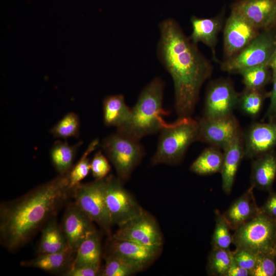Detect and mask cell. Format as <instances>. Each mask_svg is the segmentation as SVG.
Wrapping results in <instances>:
<instances>
[{
    "label": "cell",
    "mask_w": 276,
    "mask_h": 276,
    "mask_svg": "<svg viewBox=\"0 0 276 276\" xmlns=\"http://www.w3.org/2000/svg\"><path fill=\"white\" fill-rule=\"evenodd\" d=\"M159 30L157 55L173 80L176 114L178 118L191 117L213 66L174 19L163 20Z\"/></svg>",
    "instance_id": "cell-1"
},
{
    "label": "cell",
    "mask_w": 276,
    "mask_h": 276,
    "mask_svg": "<svg viewBox=\"0 0 276 276\" xmlns=\"http://www.w3.org/2000/svg\"><path fill=\"white\" fill-rule=\"evenodd\" d=\"M70 171L1 204L0 241L6 249L14 252L26 244L73 196Z\"/></svg>",
    "instance_id": "cell-2"
},
{
    "label": "cell",
    "mask_w": 276,
    "mask_h": 276,
    "mask_svg": "<svg viewBox=\"0 0 276 276\" xmlns=\"http://www.w3.org/2000/svg\"><path fill=\"white\" fill-rule=\"evenodd\" d=\"M164 87L158 77L148 83L131 108L128 121L117 131L138 140L159 131L166 123L163 116L167 113L163 108Z\"/></svg>",
    "instance_id": "cell-3"
},
{
    "label": "cell",
    "mask_w": 276,
    "mask_h": 276,
    "mask_svg": "<svg viewBox=\"0 0 276 276\" xmlns=\"http://www.w3.org/2000/svg\"><path fill=\"white\" fill-rule=\"evenodd\" d=\"M159 132L151 164L176 165L181 162L190 145L197 140L198 120L191 117L178 118L172 123H166Z\"/></svg>",
    "instance_id": "cell-4"
},
{
    "label": "cell",
    "mask_w": 276,
    "mask_h": 276,
    "mask_svg": "<svg viewBox=\"0 0 276 276\" xmlns=\"http://www.w3.org/2000/svg\"><path fill=\"white\" fill-rule=\"evenodd\" d=\"M101 146L122 181L129 178L145 155L140 140L118 131L104 138Z\"/></svg>",
    "instance_id": "cell-5"
},
{
    "label": "cell",
    "mask_w": 276,
    "mask_h": 276,
    "mask_svg": "<svg viewBox=\"0 0 276 276\" xmlns=\"http://www.w3.org/2000/svg\"><path fill=\"white\" fill-rule=\"evenodd\" d=\"M234 231L232 243L236 248L257 255L274 251L276 220L261 212Z\"/></svg>",
    "instance_id": "cell-6"
},
{
    "label": "cell",
    "mask_w": 276,
    "mask_h": 276,
    "mask_svg": "<svg viewBox=\"0 0 276 276\" xmlns=\"http://www.w3.org/2000/svg\"><path fill=\"white\" fill-rule=\"evenodd\" d=\"M276 49V27L263 30L242 51L221 63V70L238 73L250 67L267 65Z\"/></svg>",
    "instance_id": "cell-7"
},
{
    "label": "cell",
    "mask_w": 276,
    "mask_h": 276,
    "mask_svg": "<svg viewBox=\"0 0 276 276\" xmlns=\"http://www.w3.org/2000/svg\"><path fill=\"white\" fill-rule=\"evenodd\" d=\"M104 197L112 225L119 226L144 210L123 187L122 181L112 175L105 178Z\"/></svg>",
    "instance_id": "cell-8"
},
{
    "label": "cell",
    "mask_w": 276,
    "mask_h": 276,
    "mask_svg": "<svg viewBox=\"0 0 276 276\" xmlns=\"http://www.w3.org/2000/svg\"><path fill=\"white\" fill-rule=\"evenodd\" d=\"M105 178L80 183L73 190L74 202L94 222L104 231L109 233L112 226L104 197Z\"/></svg>",
    "instance_id": "cell-9"
},
{
    "label": "cell",
    "mask_w": 276,
    "mask_h": 276,
    "mask_svg": "<svg viewBox=\"0 0 276 276\" xmlns=\"http://www.w3.org/2000/svg\"><path fill=\"white\" fill-rule=\"evenodd\" d=\"M111 237L148 246H162L163 242L162 234L156 221L145 210L119 226Z\"/></svg>",
    "instance_id": "cell-10"
},
{
    "label": "cell",
    "mask_w": 276,
    "mask_h": 276,
    "mask_svg": "<svg viewBox=\"0 0 276 276\" xmlns=\"http://www.w3.org/2000/svg\"><path fill=\"white\" fill-rule=\"evenodd\" d=\"M241 131L233 114L216 118L202 117L198 120L197 141L223 149Z\"/></svg>",
    "instance_id": "cell-11"
},
{
    "label": "cell",
    "mask_w": 276,
    "mask_h": 276,
    "mask_svg": "<svg viewBox=\"0 0 276 276\" xmlns=\"http://www.w3.org/2000/svg\"><path fill=\"white\" fill-rule=\"evenodd\" d=\"M239 97V94L228 79L213 82L206 90L203 117L216 118L233 114Z\"/></svg>",
    "instance_id": "cell-12"
},
{
    "label": "cell",
    "mask_w": 276,
    "mask_h": 276,
    "mask_svg": "<svg viewBox=\"0 0 276 276\" xmlns=\"http://www.w3.org/2000/svg\"><path fill=\"white\" fill-rule=\"evenodd\" d=\"M60 226L68 247L75 252L80 244L97 231L94 222L74 201L66 208Z\"/></svg>",
    "instance_id": "cell-13"
},
{
    "label": "cell",
    "mask_w": 276,
    "mask_h": 276,
    "mask_svg": "<svg viewBox=\"0 0 276 276\" xmlns=\"http://www.w3.org/2000/svg\"><path fill=\"white\" fill-rule=\"evenodd\" d=\"M110 241L108 254L122 258L137 272L144 270L155 261L162 247L145 245L112 237Z\"/></svg>",
    "instance_id": "cell-14"
},
{
    "label": "cell",
    "mask_w": 276,
    "mask_h": 276,
    "mask_svg": "<svg viewBox=\"0 0 276 276\" xmlns=\"http://www.w3.org/2000/svg\"><path fill=\"white\" fill-rule=\"evenodd\" d=\"M223 31V51L226 59L242 51L260 32L241 16L232 12L225 21Z\"/></svg>",
    "instance_id": "cell-15"
},
{
    "label": "cell",
    "mask_w": 276,
    "mask_h": 276,
    "mask_svg": "<svg viewBox=\"0 0 276 276\" xmlns=\"http://www.w3.org/2000/svg\"><path fill=\"white\" fill-rule=\"evenodd\" d=\"M244 157L253 159L276 147V120L251 124L243 133Z\"/></svg>",
    "instance_id": "cell-16"
},
{
    "label": "cell",
    "mask_w": 276,
    "mask_h": 276,
    "mask_svg": "<svg viewBox=\"0 0 276 276\" xmlns=\"http://www.w3.org/2000/svg\"><path fill=\"white\" fill-rule=\"evenodd\" d=\"M276 6V0H237L231 12L241 16L254 27L265 30Z\"/></svg>",
    "instance_id": "cell-17"
},
{
    "label": "cell",
    "mask_w": 276,
    "mask_h": 276,
    "mask_svg": "<svg viewBox=\"0 0 276 276\" xmlns=\"http://www.w3.org/2000/svg\"><path fill=\"white\" fill-rule=\"evenodd\" d=\"M243 134L242 131L240 132L222 149L223 163L220 173L222 188L227 194L232 190L239 167L244 157Z\"/></svg>",
    "instance_id": "cell-18"
},
{
    "label": "cell",
    "mask_w": 276,
    "mask_h": 276,
    "mask_svg": "<svg viewBox=\"0 0 276 276\" xmlns=\"http://www.w3.org/2000/svg\"><path fill=\"white\" fill-rule=\"evenodd\" d=\"M251 186L222 214L231 229L235 231L260 213Z\"/></svg>",
    "instance_id": "cell-19"
},
{
    "label": "cell",
    "mask_w": 276,
    "mask_h": 276,
    "mask_svg": "<svg viewBox=\"0 0 276 276\" xmlns=\"http://www.w3.org/2000/svg\"><path fill=\"white\" fill-rule=\"evenodd\" d=\"M223 14L211 18L193 16L190 19L192 29L189 36L190 40L195 44L202 42L208 47L215 61H217L215 49L218 36L223 25Z\"/></svg>",
    "instance_id": "cell-20"
},
{
    "label": "cell",
    "mask_w": 276,
    "mask_h": 276,
    "mask_svg": "<svg viewBox=\"0 0 276 276\" xmlns=\"http://www.w3.org/2000/svg\"><path fill=\"white\" fill-rule=\"evenodd\" d=\"M251 170V186L258 189L272 191L276 178V153L274 150L253 158Z\"/></svg>",
    "instance_id": "cell-21"
},
{
    "label": "cell",
    "mask_w": 276,
    "mask_h": 276,
    "mask_svg": "<svg viewBox=\"0 0 276 276\" xmlns=\"http://www.w3.org/2000/svg\"><path fill=\"white\" fill-rule=\"evenodd\" d=\"M75 254V251L69 248L55 253L38 255L34 259L21 261V265L63 274L72 266Z\"/></svg>",
    "instance_id": "cell-22"
},
{
    "label": "cell",
    "mask_w": 276,
    "mask_h": 276,
    "mask_svg": "<svg viewBox=\"0 0 276 276\" xmlns=\"http://www.w3.org/2000/svg\"><path fill=\"white\" fill-rule=\"evenodd\" d=\"M69 248L61 226L58 224L55 216L51 218L42 229L37 246L38 255L55 253Z\"/></svg>",
    "instance_id": "cell-23"
},
{
    "label": "cell",
    "mask_w": 276,
    "mask_h": 276,
    "mask_svg": "<svg viewBox=\"0 0 276 276\" xmlns=\"http://www.w3.org/2000/svg\"><path fill=\"white\" fill-rule=\"evenodd\" d=\"M131 113L122 94L109 95L103 100V119L105 126L118 128L128 121Z\"/></svg>",
    "instance_id": "cell-24"
},
{
    "label": "cell",
    "mask_w": 276,
    "mask_h": 276,
    "mask_svg": "<svg viewBox=\"0 0 276 276\" xmlns=\"http://www.w3.org/2000/svg\"><path fill=\"white\" fill-rule=\"evenodd\" d=\"M101 257L100 237L96 231L80 244L71 268L84 265H101Z\"/></svg>",
    "instance_id": "cell-25"
},
{
    "label": "cell",
    "mask_w": 276,
    "mask_h": 276,
    "mask_svg": "<svg viewBox=\"0 0 276 276\" xmlns=\"http://www.w3.org/2000/svg\"><path fill=\"white\" fill-rule=\"evenodd\" d=\"M82 142L70 145L66 141L57 140L53 144L50 156L51 162L59 174L70 171L73 167L76 155Z\"/></svg>",
    "instance_id": "cell-26"
},
{
    "label": "cell",
    "mask_w": 276,
    "mask_h": 276,
    "mask_svg": "<svg viewBox=\"0 0 276 276\" xmlns=\"http://www.w3.org/2000/svg\"><path fill=\"white\" fill-rule=\"evenodd\" d=\"M223 152L217 147L205 149L191 164L190 169L200 175H207L221 172Z\"/></svg>",
    "instance_id": "cell-27"
},
{
    "label": "cell",
    "mask_w": 276,
    "mask_h": 276,
    "mask_svg": "<svg viewBox=\"0 0 276 276\" xmlns=\"http://www.w3.org/2000/svg\"><path fill=\"white\" fill-rule=\"evenodd\" d=\"M265 97L262 89L245 87L239 94L237 106L246 115L255 118L260 113Z\"/></svg>",
    "instance_id": "cell-28"
},
{
    "label": "cell",
    "mask_w": 276,
    "mask_h": 276,
    "mask_svg": "<svg viewBox=\"0 0 276 276\" xmlns=\"http://www.w3.org/2000/svg\"><path fill=\"white\" fill-rule=\"evenodd\" d=\"M99 145L98 139H96L90 142L80 159L70 170L68 187L72 191L88 175L90 171V162L88 156L98 147Z\"/></svg>",
    "instance_id": "cell-29"
},
{
    "label": "cell",
    "mask_w": 276,
    "mask_h": 276,
    "mask_svg": "<svg viewBox=\"0 0 276 276\" xmlns=\"http://www.w3.org/2000/svg\"><path fill=\"white\" fill-rule=\"evenodd\" d=\"M232 261V251L230 249L212 248L208 258V274L225 276Z\"/></svg>",
    "instance_id": "cell-30"
},
{
    "label": "cell",
    "mask_w": 276,
    "mask_h": 276,
    "mask_svg": "<svg viewBox=\"0 0 276 276\" xmlns=\"http://www.w3.org/2000/svg\"><path fill=\"white\" fill-rule=\"evenodd\" d=\"M80 122L78 115L74 112L66 113L50 129V133L56 138L67 139L79 135Z\"/></svg>",
    "instance_id": "cell-31"
},
{
    "label": "cell",
    "mask_w": 276,
    "mask_h": 276,
    "mask_svg": "<svg viewBox=\"0 0 276 276\" xmlns=\"http://www.w3.org/2000/svg\"><path fill=\"white\" fill-rule=\"evenodd\" d=\"M267 65H261L246 68L240 72L245 87L262 89L272 78V73Z\"/></svg>",
    "instance_id": "cell-32"
},
{
    "label": "cell",
    "mask_w": 276,
    "mask_h": 276,
    "mask_svg": "<svg viewBox=\"0 0 276 276\" xmlns=\"http://www.w3.org/2000/svg\"><path fill=\"white\" fill-rule=\"evenodd\" d=\"M215 226L213 234L212 248L230 249L233 243V235L230 233L229 226L218 210H215Z\"/></svg>",
    "instance_id": "cell-33"
},
{
    "label": "cell",
    "mask_w": 276,
    "mask_h": 276,
    "mask_svg": "<svg viewBox=\"0 0 276 276\" xmlns=\"http://www.w3.org/2000/svg\"><path fill=\"white\" fill-rule=\"evenodd\" d=\"M105 261L100 275L130 276L138 272L132 265L119 256L107 254Z\"/></svg>",
    "instance_id": "cell-34"
},
{
    "label": "cell",
    "mask_w": 276,
    "mask_h": 276,
    "mask_svg": "<svg viewBox=\"0 0 276 276\" xmlns=\"http://www.w3.org/2000/svg\"><path fill=\"white\" fill-rule=\"evenodd\" d=\"M250 276H276V254L274 251L257 255Z\"/></svg>",
    "instance_id": "cell-35"
},
{
    "label": "cell",
    "mask_w": 276,
    "mask_h": 276,
    "mask_svg": "<svg viewBox=\"0 0 276 276\" xmlns=\"http://www.w3.org/2000/svg\"><path fill=\"white\" fill-rule=\"evenodd\" d=\"M111 169L110 165L101 151L94 155L90 162V171L95 179H102L106 177Z\"/></svg>",
    "instance_id": "cell-36"
},
{
    "label": "cell",
    "mask_w": 276,
    "mask_h": 276,
    "mask_svg": "<svg viewBox=\"0 0 276 276\" xmlns=\"http://www.w3.org/2000/svg\"><path fill=\"white\" fill-rule=\"evenodd\" d=\"M234 261L240 266L250 271L255 266L257 255L245 249L236 248L232 251Z\"/></svg>",
    "instance_id": "cell-37"
},
{
    "label": "cell",
    "mask_w": 276,
    "mask_h": 276,
    "mask_svg": "<svg viewBox=\"0 0 276 276\" xmlns=\"http://www.w3.org/2000/svg\"><path fill=\"white\" fill-rule=\"evenodd\" d=\"M101 265H84L69 268L62 275L65 276L100 275Z\"/></svg>",
    "instance_id": "cell-38"
},
{
    "label": "cell",
    "mask_w": 276,
    "mask_h": 276,
    "mask_svg": "<svg viewBox=\"0 0 276 276\" xmlns=\"http://www.w3.org/2000/svg\"><path fill=\"white\" fill-rule=\"evenodd\" d=\"M272 88L269 93L270 103L265 117L269 121H275L276 119V70H272Z\"/></svg>",
    "instance_id": "cell-39"
},
{
    "label": "cell",
    "mask_w": 276,
    "mask_h": 276,
    "mask_svg": "<svg viewBox=\"0 0 276 276\" xmlns=\"http://www.w3.org/2000/svg\"><path fill=\"white\" fill-rule=\"evenodd\" d=\"M260 212L276 220V192H269L264 204L260 208Z\"/></svg>",
    "instance_id": "cell-40"
},
{
    "label": "cell",
    "mask_w": 276,
    "mask_h": 276,
    "mask_svg": "<svg viewBox=\"0 0 276 276\" xmlns=\"http://www.w3.org/2000/svg\"><path fill=\"white\" fill-rule=\"evenodd\" d=\"M225 276H250V272L238 265L233 259Z\"/></svg>",
    "instance_id": "cell-41"
},
{
    "label": "cell",
    "mask_w": 276,
    "mask_h": 276,
    "mask_svg": "<svg viewBox=\"0 0 276 276\" xmlns=\"http://www.w3.org/2000/svg\"><path fill=\"white\" fill-rule=\"evenodd\" d=\"M275 27H276V6L265 29H270Z\"/></svg>",
    "instance_id": "cell-42"
},
{
    "label": "cell",
    "mask_w": 276,
    "mask_h": 276,
    "mask_svg": "<svg viewBox=\"0 0 276 276\" xmlns=\"http://www.w3.org/2000/svg\"><path fill=\"white\" fill-rule=\"evenodd\" d=\"M267 66L271 70H276V49L269 60Z\"/></svg>",
    "instance_id": "cell-43"
},
{
    "label": "cell",
    "mask_w": 276,
    "mask_h": 276,
    "mask_svg": "<svg viewBox=\"0 0 276 276\" xmlns=\"http://www.w3.org/2000/svg\"><path fill=\"white\" fill-rule=\"evenodd\" d=\"M274 250L276 254V238H275V243H274Z\"/></svg>",
    "instance_id": "cell-44"
},
{
    "label": "cell",
    "mask_w": 276,
    "mask_h": 276,
    "mask_svg": "<svg viewBox=\"0 0 276 276\" xmlns=\"http://www.w3.org/2000/svg\"><path fill=\"white\" fill-rule=\"evenodd\" d=\"M234 1H237V0H234Z\"/></svg>",
    "instance_id": "cell-45"
},
{
    "label": "cell",
    "mask_w": 276,
    "mask_h": 276,
    "mask_svg": "<svg viewBox=\"0 0 276 276\" xmlns=\"http://www.w3.org/2000/svg\"><path fill=\"white\" fill-rule=\"evenodd\" d=\"M275 120H276V119H275Z\"/></svg>",
    "instance_id": "cell-46"
}]
</instances>
